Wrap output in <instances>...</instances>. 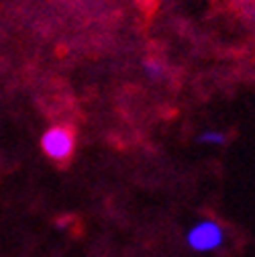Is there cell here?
I'll return each mask as SVG.
<instances>
[{
  "label": "cell",
  "mask_w": 255,
  "mask_h": 257,
  "mask_svg": "<svg viewBox=\"0 0 255 257\" xmlns=\"http://www.w3.org/2000/svg\"><path fill=\"white\" fill-rule=\"evenodd\" d=\"M41 147L45 151V155L55 162H68L74 155L76 149V135L70 126H51L45 131V135L41 137Z\"/></svg>",
  "instance_id": "6da1fadb"
},
{
  "label": "cell",
  "mask_w": 255,
  "mask_h": 257,
  "mask_svg": "<svg viewBox=\"0 0 255 257\" xmlns=\"http://www.w3.org/2000/svg\"><path fill=\"white\" fill-rule=\"evenodd\" d=\"M222 229L214 220H202L194 224L188 233V245L194 251H212L222 243Z\"/></svg>",
  "instance_id": "7a4b0ae2"
},
{
  "label": "cell",
  "mask_w": 255,
  "mask_h": 257,
  "mask_svg": "<svg viewBox=\"0 0 255 257\" xmlns=\"http://www.w3.org/2000/svg\"><path fill=\"white\" fill-rule=\"evenodd\" d=\"M200 141H202V143H214V145H220V143H225V135H222V133H216V131H208V133H202V135H200Z\"/></svg>",
  "instance_id": "3957f363"
},
{
  "label": "cell",
  "mask_w": 255,
  "mask_h": 257,
  "mask_svg": "<svg viewBox=\"0 0 255 257\" xmlns=\"http://www.w3.org/2000/svg\"><path fill=\"white\" fill-rule=\"evenodd\" d=\"M145 72L151 76V78H159L164 74V68L159 66L157 61H145Z\"/></svg>",
  "instance_id": "277c9868"
}]
</instances>
